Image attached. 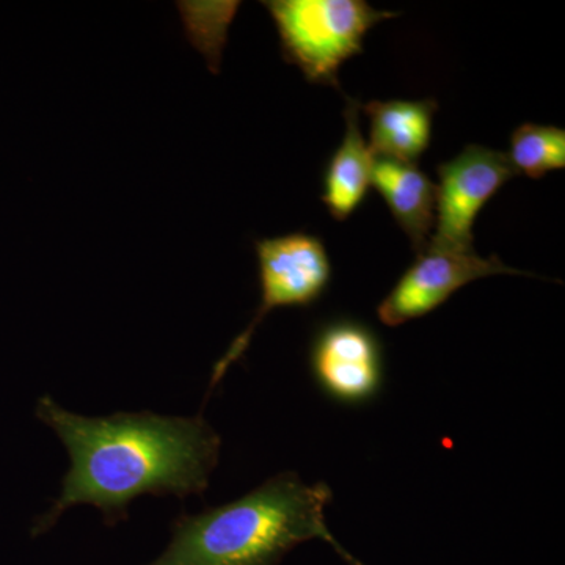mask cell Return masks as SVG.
Returning <instances> with one entry per match:
<instances>
[{"label": "cell", "mask_w": 565, "mask_h": 565, "mask_svg": "<svg viewBox=\"0 0 565 565\" xmlns=\"http://www.w3.org/2000/svg\"><path fill=\"white\" fill-rule=\"evenodd\" d=\"M332 490L282 473L221 508L174 523L173 539L150 565H275L294 546H340L326 522Z\"/></svg>", "instance_id": "cell-2"}, {"label": "cell", "mask_w": 565, "mask_h": 565, "mask_svg": "<svg viewBox=\"0 0 565 565\" xmlns=\"http://www.w3.org/2000/svg\"><path fill=\"white\" fill-rule=\"evenodd\" d=\"M36 415L62 438L71 457L57 503L39 522L44 531L71 505L93 504L107 522L125 519L140 494H202L218 462L221 437L202 416L151 412L85 418L41 397Z\"/></svg>", "instance_id": "cell-1"}, {"label": "cell", "mask_w": 565, "mask_h": 565, "mask_svg": "<svg viewBox=\"0 0 565 565\" xmlns=\"http://www.w3.org/2000/svg\"><path fill=\"white\" fill-rule=\"evenodd\" d=\"M264 6L277 25L282 58L311 84L338 90L341 65L362 54L364 35L379 22L399 17L364 0H270Z\"/></svg>", "instance_id": "cell-3"}, {"label": "cell", "mask_w": 565, "mask_h": 565, "mask_svg": "<svg viewBox=\"0 0 565 565\" xmlns=\"http://www.w3.org/2000/svg\"><path fill=\"white\" fill-rule=\"evenodd\" d=\"M437 217L429 245L475 250L473 225L479 212L516 173L508 154L468 145L451 161L437 167Z\"/></svg>", "instance_id": "cell-5"}, {"label": "cell", "mask_w": 565, "mask_h": 565, "mask_svg": "<svg viewBox=\"0 0 565 565\" xmlns=\"http://www.w3.org/2000/svg\"><path fill=\"white\" fill-rule=\"evenodd\" d=\"M345 132L323 173L322 202L338 222L362 206L373 178L374 156L360 129V102L345 96Z\"/></svg>", "instance_id": "cell-10"}, {"label": "cell", "mask_w": 565, "mask_h": 565, "mask_svg": "<svg viewBox=\"0 0 565 565\" xmlns=\"http://www.w3.org/2000/svg\"><path fill=\"white\" fill-rule=\"evenodd\" d=\"M371 185L377 189L412 248L422 253L430 243L437 217V184L418 169V163H403L374 158Z\"/></svg>", "instance_id": "cell-8"}, {"label": "cell", "mask_w": 565, "mask_h": 565, "mask_svg": "<svg viewBox=\"0 0 565 565\" xmlns=\"http://www.w3.org/2000/svg\"><path fill=\"white\" fill-rule=\"evenodd\" d=\"M509 161L516 173L541 180L565 169V131L556 126L523 122L512 132Z\"/></svg>", "instance_id": "cell-11"}, {"label": "cell", "mask_w": 565, "mask_h": 565, "mask_svg": "<svg viewBox=\"0 0 565 565\" xmlns=\"http://www.w3.org/2000/svg\"><path fill=\"white\" fill-rule=\"evenodd\" d=\"M492 275H527L505 266L498 256L482 258L475 250H451L427 245L377 307L385 326L397 327L423 318L463 286Z\"/></svg>", "instance_id": "cell-6"}, {"label": "cell", "mask_w": 565, "mask_h": 565, "mask_svg": "<svg viewBox=\"0 0 565 565\" xmlns=\"http://www.w3.org/2000/svg\"><path fill=\"white\" fill-rule=\"evenodd\" d=\"M338 555H340L341 557H343V559L345 561V563H348L349 565H364L363 563H360L359 559H355V557H353L351 555V553H348L345 552V550L343 548V546H341L340 550H338Z\"/></svg>", "instance_id": "cell-12"}, {"label": "cell", "mask_w": 565, "mask_h": 565, "mask_svg": "<svg viewBox=\"0 0 565 565\" xmlns=\"http://www.w3.org/2000/svg\"><path fill=\"white\" fill-rule=\"evenodd\" d=\"M256 256L262 281V305L225 355L212 371L211 388L217 385L228 367L239 360L250 345L256 327L270 311L281 307H308L329 286L332 264L321 237L296 232L256 241Z\"/></svg>", "instance_id": "cell-4"}, {"label": "cell", "mask_w": 565, "mask_h": 565, "mask_svg": "<svg viewBox=\"0 0 565 565\" xmlns=\"http://www.w3.org/2000/svg\"><path fill=\"white\" fill-rule=\"evenodd\" d=\"M311 366L330 396L343 403H362L381 386V344L363 323L349 319L330 322L316 334Z\"/></svg>", "instance_id": "cell-7"}, {"label": "cell", "mask_w": 565, "mask_h": 565, "mask_svg": "<svg viewBox=\"0 0 565 565\" xmlns=\"http://www.w3.org/2000/svg\"><path fill=\"white\" fill-rule=\"evenodd\" d=\"M362 107L370 120V147L374 158L418 163L433 139L435 99H390Z\"/></svg>", "instance_id": "cell-9"}]
</instances>
